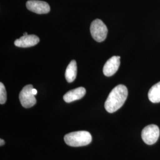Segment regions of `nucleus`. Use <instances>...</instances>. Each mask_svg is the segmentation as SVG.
<instances>
[{"label":"nucleus","mask_w":160,"mask_h":160,"mask_svg":"<svg viewBox=\"0 0 160 160\" xmlns=\"http://www.w3.org/2000/svg\"><path fill=\"white\" fill-rule=\"evenodd\" d=\"M128 92L126 87L120 84L115 87L110 92L104 104V108L110 113H114L124 104L127 99Z\"/></svg>","instance_id":"1"},{"label":"nucleus","mask_w":160,"mask_h":160,"mask_svg":"<svg viewBox=\"0 0 160 160\" xmlns=\"http://www.w3.org/2000/svg\"><path fill=\"white\" fill-rule=\"evenodd\" d=\"M64 141L70 147L86 146L92 142V135L85 131L72 132L65 135Z\"/></svg>","instance_id":"2"},{"label":"nucleus","mask_w":160,"mask_h":160,"mask_svg":"<svg viewBox=\"0 0 160 160\" xmlns=\"http://www.w3.org/2000/svg\"><path fill=\"white\" fill-rule=\"evenodd\" d=\"M90 32L94 40L98 42H102L106 39L108 30L106 24L101 20L96 19L91 24Z\"/></svg>","instance_id":"3"},{"label":"nucleus","mask_w":160,"mask_h":160,"mask_svg":"<svg viewBox=\"0 0 160 160\" xmlns=\"http://www.w3.org/2000/svg\"><path fill=\"white\" fill-rule=\"evenodd\" d=\"M33 88V87L32 85H27L23 87L20 92L19 99L21 104L24 108H32L36 103V99L32 92Z\"/></svg>","instance_id":"4"},{"label":"nucleus","mask_w":160,"mask_h":160,"mask_svg":"<svg viewBox=\"0 0 160 160\" xmlns=\"http://www.w3.org/2000/svg\"><path fill=\"white\" fill-rule=\"evenodd\" d=\"M160 129L155 125H150L145 127L142 131L141 137L143 142L147 145H153L160 137Z\"/></svg>","instance_id":"5"},{"label":"nucleus","mask_w":160,"mask_h":160,"mask_svg":"<svg viewBox=\"0 0 160 160\" xmlns=\"http://www.w3.org/2000/svg\"><path fill=\"white\" fill-rule=\"evenodd\" d=\"M26 7L30 11L39 14H47L51 10L46 2L38 0H29L26 2Z\"/></svg>","instance_id":"6"},{"label":"nucleus","mask_w":160,"mask_h":160,"mask_svg":"<svg viewBox=\"0 0 160 160\" xmlns=\"http://www.w3.org/2000/svg\"><path fill=\"white\" fill-rule=\"evenodd\" d=\"M120 57L113 56L110 58L103 67V74L106 77H111L118 71L120 66Z\"/></svg>","instance_id":"7"},{"label":"nucleus","mask_w":160,"mask_h":160,"mask_svg":"<svg viewBox=\"0 0 160 160\" xmlns=\"http://www.w3.org/2000/svg\"><path fill=\"white\" fill-rule=\"evenodd\" d=\"M40 41L39 38L34 34L23 36L14 41V45L20 48H29L37 45Z\"/></svg>","instance_id":"8"},{"label":"nucleus","mask_w":160,"mask_h":160,"mask_svg":"<svg viewBox=\"0 0 160 160\" xmlns=\"http://www.w3.org/2000/svg\"><path fill=\"white\" fill-rule=\"evenodd\" d=\"M86 93L85 88L80 87L67 92L63 96V100L67 103H71L75 100H80L85 96Z\"/></svg>","instance_id":"9"},{"label":"nucleus","mask_w":160,"mask_h":160,"mask_svg":"<svg viewBox=\"0 0 160 160\" xmlns=\"http://www.w3.org/2000/svg\"><path fill=\"white\" fill-rule=\"evenodd\" d=\"M77 74V62L75 60H72L69 63L65 71V78L68 82H72L76 78Z\"/></svg>","instance_id":"10"},{"label":"nucleus","mask_w":160,"mask_h":160,"mask_svg":"<svg viewBox=\"0 0 160 160\" xmlns=\"http://www.w3.org/2000/svg\"><path fill=\"white\" fill-rule=\"evenodd\" d=\"M148 98L152 103H160V81L150 88L148 92Z\"/></svg>","instance_id":"11"},{"label":"nucleus","mask_w":160,"mask_h":160,"mask_svg":"<svg viewBox=\"0 0 160 160\" xmlns=\"http://www.w3.org/2000/svg\"><path fill=\"white\" fill-rule=\"evenodd\" d=\"M7 101L6 88L2 82H0V104H4Z\"/></svg>","instance_id":"12"},{"label":"nucleus","mask_w":160,"mask_h":160,"mask_svg":"<svg viewBox=\"0 0 160 160\" xmlns=\"http://www.w3.org/2000/svg\"><path fill=\"white\" fill-rule=\"evenodd\" d=\"M4 144H5V141H4L3 139H0V145H1V146H2V145H4Z\"/></svg>","instance_id":"13"},{"label":"nucleus","mask_w":160,"mask_h":160,"mask_svg":"<svg viewBox=\"0 0 160 160\" xmlns=\"http://www.w3.org/2000/svg\"><path fill=\"white\" fill-rule=\"evenodd\" d=\"M32 92H33V94L34 96H35V95H36V94H37V93H38V91H37L36 89L33 88V90H32Z\"/></svg>","instance_id":"14"},{"label":"nucleus","mask_w":160,"mask_h":160,"mask_svg":"<svg viewBox=\"0 0 160 160\" xmlns=\"http://www.w3.org/2000/svg\"><path fill=\"white\" fill-rule=\"evenodd\" d=\"M27 35H28V33L27 32H25V33H24V34H23V36H27Z\"/></svg>","instance_id":"15"}]
</instances>
